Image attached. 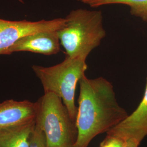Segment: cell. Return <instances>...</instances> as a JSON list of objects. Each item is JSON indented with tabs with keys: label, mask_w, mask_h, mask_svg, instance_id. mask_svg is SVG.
<instances>
[{
	"label": "cell",
	"mask_w": 147,
	"mask_h": 147,
	"mask_svg": "<svg viewBox=\"0 0 147 147\" xmlns=\"http://www.w3.org/2000/svg\"><path fill=\"white\" fill-rule=\"evenodd\" d=\"M79 83L78 134L74 147H88L95 137L109 131L129 115L119 105L113 86L106 79H88L84 74Z\"/></svg>",
	"instance_id": "6da1fadb"
},
{
	"label": "cell",
	"mask_w": 147,
	"mask_h": 147,
	"mask_svg": "<svg viewBox=\"0 0 147 147\" xmlns=\"http://www.w3.org/2000/svg\"><path fill=\"white\" fill-rule=\"evenodd\" d=\"M65 19L58 34L66 56L86 59L106 36L102 11L80 8L71 11Z\"/></svg>",
	"instance_id": "7a4b0ae2"
},
{
	"label": "cell",
	"mask_w": 147,
	"mask_h": 147,
	"mask_svg": "<svg viewBox=\"0 0 147 147\" xmlns=\"http://www.w3.org/2000/svg\"><path fill=\"white\" fill-rule=\"evenodd\" d=\"M37 104L36 125L45 134L47 147H74L78 129L62 99L53 93L47 92Z\"/></svg>",
	"instance_id": "3957f363"
},
{
	"label": "cell",
	"mask_w": 147,
	"mask_h": 147,
	"mask_svg": "<svg viewBox=\"0 0 147 147\" xmlns=\"http://www.w3.org/2000/svg\"><path fill=\"white\" fill-rule=\"evenodd\" d=\"M86 60L80 56H66L62 62L52 67H32L42 84L44 93L52 92L60 97L75 122L78 114V107L75 104V91L78 82L88 68Z\"/></svg>",
	"instance_id": "277c9868"
},
{
	"label": "cell",
	"mask_w": 147,
	"mask_h": 147,
	"mask_svg": "<svg viewBox=\"0 0 147 147\" xmlns=\"http://www.w3.org/2000/svg\"><path fill=\"white\" fill-rule=\"evenodd\" d=\"M65 22V18L35 22L9 21L0 18V55H6L8 50L21 38L40 32L57 31Z\"/></svg>",
	"instance_id": "5b68a950"
},
{
	"label": "cell",
	"mask_w": 147,
	"mask_h": 147,
	"mask_svg": "<svg viewBox=\"0 0 147 147\" xmlns=\"http://www.w3.org/2000/svg\"><path fill=\"white\" fill-rule=\"evenodd\" d=\"M107 134L123 140L132 138L142 142L147 135V79L143 96L136 109Z\"/></svg>",
	"instance_id": "8992f818"
},
{
	"label": "cell",
	"mask_w": 147,
	"mask_h": 147,
	"mask_svg": "<svg viewBox=\"0 0 147 147\" xmlns=\"http://www.w3.org/2000/svg\"><path fill=\"white\" fill-rule=\"evenodd\" d=\"M60 46L58 31L40 32L18 40L8 50L6 55L19 51H28L45 55H55L59 52Z\"/></svg>",
	"instance_id": "52a82bcc"
},
{
	"label": "cell",
	"mask_w": 147,
	"mask_h": 147,
	"mask_svg": "<svg viewBox=\"0 0 147 147\" xmlns=\"http://www.w3.org/2000/svg\"><path fill=\"white\" fill-rule=\"evenodd\" d=\"M37 102L7 100L0 104V129L36 120Z\"/></svg>",
	"instance_id": "ba28073f"
},
{
	"label": "cell",
	"mask_w": 147,
	"mask_h": 147,
	"mask_svg": "<svg viewBox=\"0 0 147 147\" xmlns=\"http://www.w3.org/2000/svg\"><path fill=\"white\" fill-rule=\"evenodd\" d=\"M36 120L0 129V147H30Z\"/></svg>",
	"instance_id": "9c48e42d"
},
{
	"label": "cell",
	"mask_w": 147,
	"mask_h": 147,
	"mask_svg": "<svg viewBox=\"0 0 147 147\" xmlns=\"http://www.w3.org/2000/svg\"><path fill=\"white\" fill-rule=\"evenodd\" d=\"M84 4L91 7L102 5L121 4L128 5L132 16L141 18L147 22V0H79Z\"/></svg>",
	"instance_id": "30bf717a"
},
{
	"label": "cell",
	"mask_w": 147,
	"mask_h": 147,
	"mask_svg": "<svg viewBox=\"0 0 147 147\" xmlns=\"http://www.w3.org/2000/svg\"><path fill=\"white\" fill-rule=\"evenodd\" d=\"M30 147H47L45 134L42 130L36 125L32 134Z\"/></svg>",
	"instance_id": "8fae6325"
},
{
	"label": "cell",
	"mask_w": 147,
	"mask_h": 147,
	"mask_svg": "<svg viewBox=\"0 0 147 147\" xmlns=\"http://www.w3.org/2000/svg\"><path fill=\"white\" fill-rule=\"evenodd\" d=\"M124 141L120 138L107 134L99 147H123Z\"/></svg>",
	"instance_id": "7c38bea8"
},
{
	"label": "cell",
	"mask_w": 147,
	"mask_h": 147,
	"mask_svg": "<svg viewBox=\"0 0 147 147\" xmlns=\"http://www.w3.org/2000/svg\"><path fill=\"white\" fill-rule=\"evenodd\" d=\"M123 147H138L140 144V142L137 141L136 140L129 138L126 140H124Z\"/></svg>",
	"instance_id": "4fadbf2b"
},
{
	"label": "cell",
	"mask_w": 147,
	"mask_h": 147,
	"mask_svg": "<svg viewBox=\"0 0 147 147\" xmlns=\"http://www.w3.org/2000/svg\"><path fill=\"white\" fill-rule=\"evenodd\" d=\"M20 2H21L22 3H24V1L23 0H18Z\"/></svg>",
	"instance_id": "5bb4252c"
}]
</instances>
